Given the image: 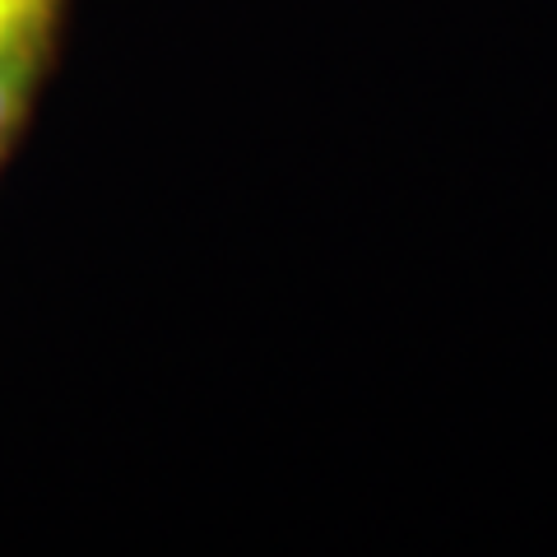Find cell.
<instances>
[{
    "label": "cell",
    "instance_id": "cell-1",
    "mask_svg": "<svg viewBox=\"0 0 557 557\" xmlns=\"http://www.w3.org/2000/svg\"><path fill=\"white\" fill-rule=\"evenodd\" d=\"M70 10L75 0H0V172L38 112Z\"/></svg>",
    "mask_w": 557,
    "mask_h": 557
}]
</instances>
